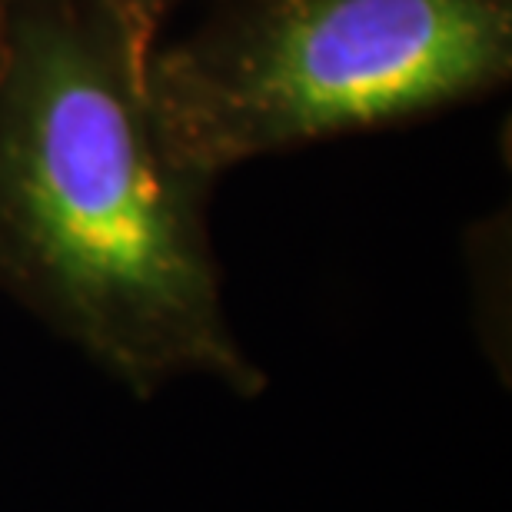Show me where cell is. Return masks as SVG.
<instances>
[{"label":"cell","instance_id":"obj_4","mask_svg":"<svg viewBox=\"0 0 512 512\" xmlns=\"http://www.w3.org/2000/svg\"><path fill=\"white\" fill-rule=\"evenodd\" d=\"M7 7L10 0H0V64H4V47H7Z\"/></svg>","mask_w":512,"mask_h":512},{"label":"cell","instance_id":"obj_3","mask_svg":"<svg viewBox=\"0 0 512 512\" xmlns=\"http://www.w3.org/2000/svg\"><path fill=\"white\" fill-rule=\"evenodd\" d=\"M107 4H114L117 14L124 17L127 24L137 30V37L143 40V44L153 50L163 24H167V17L180 4H187V0H107Z\"/></svg>","mask_w":512,"mask_h":512},{"label":"cell","instance_id":"obj_2","mask_svg":"<svg viewBox=\"0 0 512 512\" xmlns=\"http://www.w3.org/2000/svg\"><path fill=\"white\" fill-rule=\"evenodd\" d=\"M512 0H213L157 40L147 97L200 177L303 143L380 130L503 87Z\"/></svg>","mask_w":512,"mask_h":512},{"label":"cell","instance_id":"obj_1","mask_svg":"<svg viewBox=\"0 0 512 512\" xmlns=\"http://www.w3.org/2000/svg\"><path fill=\"white\" fill-rule=\"evenodd\" d=\"M143 44L107 0H10L0 64V293L140 399L180 376L240 396L207 177L173 157Z\"/></svg>","mask_w":512,"mask_h":512}]
</instances>
